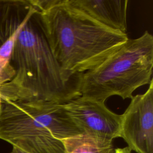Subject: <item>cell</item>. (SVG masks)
<instances>
[{
    "instance_id": "obj_1",
    "label": "cell",
    "mask_w": 153,
    "mask_h": 153,
    "mask_svg": "<svg viewBox=\"0 0 153 153\" xmlns=\"http://www.w3.org/2000/svg\"><path fill=\"white\" fill-rule=\"evenodd\" d=\"M35 5L50 49L69 79L96 68L128 39L127 33L105 26L68 0H35Z\"/></svg>"
},
{
    "instance_id": "obj_2",
    "label": "cell",
    "mask_w": 153,
    "mask_h": 153,
    "mask_svg": "<svg viewBox=\"0 0 153 153\" xmlns=\"http://www.w3.org/2000/svg\"><path fill=\"white\" fill-rule=\"evenodd\" d=\"M36 13L17 35L11 57L15 75L0 85L1 100H42L65 104L81 96L75 76L69 79L54 56Z\"/></svg>"
},
{
    "instance_id": "obj_3",
    "label": "cell",
    "mask_w": 153,
    "mask_h": 153,
    "mask_svg": "<svg viewBox=\"0 0 153 153\" xmlns=\"http://www.w3.org/2000/svg\"><path fill=\"white\" fill-rule=\"evenodd\" d=\"M153 36L148 31L128 39L96 68L75 75V86L81 96L105 103L118 96L131 99L139 87L152 80Z\"/></svg>"
},
{
    "instance_id": "obj_4",
    "label": "cell",
    "mask_w": 153,
    "mask_h": 153,
    "mask_svg": "<svg viewBox=\"0 0 153 153\" xmlns=\"http://www.w3.org/2000/svg\"><path fill=\"white\" fill-rule=\"evenodd\" d=\"M81 133L64 104L42 100H1L0 139L13 147L35 136L52 135L62 140Z\"/></svg>"
},
{
    "instance_id": "obj_5",
    "label": "cell",
    "mask_w": 153,
    "mask_h": 153,
    "mask_svg": "<svg viewBox=\"0 0 153 153\" xmlns=\"http://www.w3.org/2000/svg\"><path fill=\"white\" fill-rule=\"evenodd\" d=\"M121 114L119 137L131 151L153 153V79L145 93L133 96Z\"/></svg>"
},
{
    "instance_id": "obj_6",
    "label": "cell",
    "mask_w": 153,
    "mask_h": 153,
    "mask_svg": "<svg viewBox=\"0 0 153 153\" xmlns=\"http://www.w3.org/2000/svg\"><path fill=\"white\" fill-rule=\"evenodd\" d=\"M64 106L82 133L111 141L119 137L121 115L112 112L105 103L80 96Z\"/></svg>"
},
{
    "instance_id": "obj_7",
    "label": "cell",
    "mask_w": 153,
    "mask_h": 153,
    "mask_svg": "<svg viewBox=\"0 0 153 153\" xmlns=\"http://www.w3.org/2000/svg\"><path fill=\"white\" fill-rule=\"evenodd\" d=\"M68 2L105 26L126 33L128 0H68Z\"/></svg>"
},
{
    "instance_id": "obj_8",
    "label": "cell",
    "mask_w": 153,
    "mask_h": 153,
    "mask_svg": "<svg viewBox=\"0 0 153 153\" xmlns=\"http://www.w3.org/2000/svg\"><path fill=\"white\" fill-rule=\"evenodd\" d=\"M33 9L30 0H0V45L17 30Z\"/></svg>"
},
{
    "instance_id": "obj_9",
    "label": "cell",
    "mask_w": 153,
    "mask_h": 153,
    "mask_svg": "<svg viewBox=\"0 0 153 153\" xmlns=\"http://www.w3.org/2000/svg\"><path fill=\"white\" fill-rule=\"evenodd\" d=\"M65 153H107L112 149V141L81 133L61 140Z\"/></svg>"
},
{
    "instance_id": "obj_10",
    "label": "cell",
    "mask_w": 153,
    "mask_h": 153,
    "mask_svg": "<svg viewBox=\"0 0 153 153\" xmlns=\"http://www.w3.org/2000/svg\"><path fill=\"white\" fill-rule=\"evenodd\" d=\"M36 11V9L34 7V9L27 16L17 30L5 42L0 45V85L10 81L15 75V71L11 65V57L13 47L19 31L26 20Z\"/></svg>"
},
{
    "instance_id": "obj_11",
    "label": "cell",
    "mask_w": 153,
    "mask_h": 153,
    "mask_svg": "<svg viewBox=\"0 0 153 153\" xmlns=\"http://www.w3.org/2000/svg\"><path fill=\"white\" fill-rule=\"evenodd\" d=\"M115 153H131V151L128 147L115 148Z\"/></svg>"
},
{
    "instance_id": "obj_12",
    "label": "cell",
    "mask_w": 153,
    "mask_h": 153,
    "mask_svg": "<svg viewBox=\"0 0 153 153\" xmlns=\"http://www.w3.org/2000/svg\"><path fill=\"white\" fill-rule=\"evenodd\" d=\"M10 153H26L25 152H23L22 151V150L17 148H15V147H13L12 149H11V151L10 152Z\"/></svg>"
},
{
    "instance_id": "obj_13",
    "label": "cell",
    "mask_w": 153,
    "mask_h": 153,
    "mask_svg": "<svg viewBox=\"0 0 153 153\" xmlns=\"http://www.w3.org/2000/svg\"><path fill=\"white\" fill-rule=\"evenodd\" d=\"M107 153H115V148H113L111 150H109Z\"/></svg>"
},
{
    "instance_id": "obj_14",
    "label": "cell",
    "mask_w": 153,
    "mask_h": 153,
    "mask_svg": "<svg viewBox=\"0 0 153 153\" xmlns=\"http://www.w3.org/2000/svg\"><path fill=\"white\" fill-rule=\"evenodd\" d=\"M0 103H1V96H0Z\"/></svg>"
}]
</instances>
